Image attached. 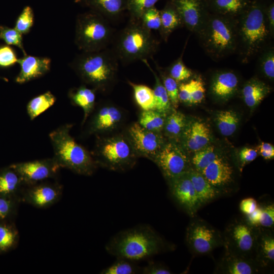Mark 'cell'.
<instances>
[{
    "label": "cell",
    "mask_w": 274,
    "mask_h": 274,
    "mask_svg": "<svg viewBox=\"0 0 274 274\" xmlns=\"http://www.w3.org/2000/svg\"><path fill=\"white\" fill-rule=\"evenodd\" d=\"M258 149L259 151H274V147L269 143L262 142L259 145Z\"/></svg>",
    "instance_id": "cell-56"
},
{
    "label": "cell",
    "mask_w": 274,
    "mask_h": 274,
    "mask_svg": "<svg viewBox=\"0 0 274 274\" xmlns=\"http://www.w3.org/2000/svg\"><path fill=\"white\" fill-rule=\"evenodd\" d=\"M167 182L173 198L188 215L194 217L201 206L188 172Z\"/></svg>",
    "instance_id": "cell-15"
},
{
    "label": "cell",
    "mask_w": 274,
    "mask_h": 274,
    "mask_svg": "<svg viewBox=\"0 0 274 274\" xmlns=\"http://www.w3.org/2000/svg\"><path fill=\"white\" fill-rule=\"evenodd\" d=\"M219 155L216 152L214 146H207L194 152L191 160H190L191 164L192 165L191 167L201 173Z\"/></svg>",
    "instance_id": "cell-40"
},
{
    "label": "cell",
    "mask_w": 274,
    "mask_h": 274,
    "mask_svg": "<svg viewBox=\"0 0 274 274\" xmlns=\"http://www.w3.org/2000/svg\"><path fill=\"white\" fill-rule=\"evenodd\" d=\"M20 202L18 199L0 195V220L12 219Z\"/></svg>",
    "instance_id": "cell-46"
},
{
    "label": "cell",
    "mask_w": 274,
    "mask_h": 274,
    "mask_svg": "<svg viewBox=\"0 0 274 274\" xmlns=\"http://www.w3.org/2000/svg\"><path fill=\"white\" fill-rule=\"evenodd\" d=\"M95 92L92 88L85 85L71 88L68 93V96L72 104L82 109L84 112L83 124L92 113L95 104Z\"/></svg>",
    "instance_id": "cell-29"
},
{
    "label": "cell",
    "mask_w": 274,
    "mask_h": 274,
    "mask_svg": "<svg viewBox=\"0 0 274 274\" xmlns=\"http://www.w3.org/2000/svg\"><path fill=\"white\" fill-rule=\"evenodd\" d=\"M193 81L190 105L201 102L204 98L206 93L204 83L201 76L193 78Z\"/></svg>",
    "instance_id": "cell-49"
},
{
    "label": "cell",
    "mask_w": 274,
    "mask_h": 274,
    "mask_svg": "<svg viewBox=\"0 0 274 274\" xmlns=\"http://www.w3.org/2000/svg\"><path fill=\"white\" fill-rule=\"evenodd\" d=\"M141 268L133 263V261L117 258L112 265L102 269L101 274H134L141 273Z\"/></svg>",
    "instance_id": "cell-42"
},
{
    "label": "cell",
    "mask_w": 274,
    "mask_h": 274,
    "mask_svg": "<svg viewBox=\"0 0 274 274\" xmlns=\"http://www.w3.org/2000/svg\"><path fill=\"white\" fill-rule=\"evenodd\" d=\"M188 174L201 206L222 194L220 190L209 182L199 172L191 167L188 171Z\"/></svg>",
    "instance_id": "cell-28"
},
{
    "label": "cell",
    "mask_w": 274,
    "mask_h": 274,
    "mask_svg": "<svg viewBox=\"0 0 274 274\" xmlns=\"http://www.w3.org/2000/svg\"><path fill=\"white\" fill-rule=\"evenodd\" d=\"M11 166L26 186L54 178L60 169L53 158L19 162Z\"/></svg>",
    "instance_id": "cell-14"
},
{
    "label": "cell",
    "mask_w": 274,
    "mask_h": 274,
    "mask_svg": "<svg viewBox=\"0 0 274 274\" xmlns=\"http://www.w3.org/2000/svg\"><path fill=\"white\" fill-rule=\"evenodd\" d=\"M271 87L257 77H253L243 85L241 93L245 104L254 109L271 91Z\"/></svg>",
    "instance_id": "cell-25"
},
{
    "label": "cell",
    "mask_w": 274,
    "mask_h": 274,
    "mask_svg": "<svg viewBox=\"0 0 274 274\" xmlns=\"http://www.w3.org/2000/svg\"><path fill=\"white\" fill-rule=\"evenodd\" d=\"M17 63L20 65V70L15 81L22 84L39 78L48 73L51 68V59L47 57L27 54L18 58Z\"/></svg>",
    "instance_id": "cell-21"
},
{
    "label": "cell",
    "mask_w": 274,
    "mask_h": 274,
    "mask_svg": "<svg viewBox=\"0 0 274 274\" xmlns=\"http://www.w3.org/2000/svg\"><path fill=\"white\" fill-rule=\"evenodd\" d=\"M19 239V231L11 220H0V254L15 249Z\"/></svg>",
    "instance_id": "cell-32"
},
{
    "label": "cell",
    "mask_w": 274,
    "mask_h": 274,
    "mask_svg": "<svg viewBox=\"0 0 274 274\" xmlns=\"http://www.w3.org/2000/svg\"><path fill=\"white\" fill-rule=\"evenodd\" d=\"M113 38V29L108 20L101 15L90 10L77 16L74 40L82 52L106 49Z\"/></svg>",
    "instance_id": "cell-8"
},
{
    "label": "cell",
    "mask_w": 274,
    "mask_h": 274,
    "mask_svg": "<svg viewBox=\"0 0 274 274\" xmlns=\"http://www.w3.org/2000/svg\"><path fill=\"white\" fill-rule=\"evenodd\" d=\"M216 123L220 133L230 136L236 131L239 119L237 113L232 110L221 111L216 115Z\"/></svg>",
    "instance_id": "cell-35"
},
{
    "label": "cell",
    "mask_w": 274,
    "mask_h": 274,
    "mask_svg": "<svg viewBox=\"0 0 274 274\" xmlns=\"http://www.w3.org/2000/svg\"><path fill=\"white\" fill-rule=\"evenodd\" d=\"M257 66L260 73L268 80L274 78V48L269 44L258 54Z\"/></svg>",
    "instance_id": "cell-38"
},
{
    "label": "cell",
    "mask_w": 274,
    "mask_h": 274,
    "mask_svg": "<svg viewBox=\"0 0 274 274\" xmlns=\"http://www.w3.org/2000/svg\"><path fill=\"white\" fill-rule=\"evenodd\" d=\"M160 0H128L127 11L130 19L140 20L142 15L149 9L154 7Z\"/></svg>",
    "instance_id": "cell-44"
},
{
    "label": "cell",
    "mask_w": 274,
    "mask_h": 274,
    "mask_svg": "<svg viewBox=\"0 0 274 274\" xmlns=\"http://www.w3.org/2000/svg\"><path fill=\"white\" fill-rule=\"evenodd\" d=\"M168 249H170L168 244L147 224L119 231L105 245V250L109 254L133 262L147 259Z\"/></svg>",
    "instance_id": "cell-1"
},
{
    "label": "cell",
    "mask_w": 274,
    "mask_h": 274,
    "mask_svg": "<svg viewBox=\"0 0 274 274\" xmlns=\"http://www.w3.org/2000/svg\"><path fill=\"white\" fill-rule=\"evenodd\" d=\"M25 186L19 175L11 165L0 170V195L21 201Z\"/></svg>",
    "instance_id": "cell-26"
},
{
    "label": "cell",
    "mask_w": 274,
    "mask_h": 274,
    "mask_svg": "<svg viewBox=\"0 0 274 274\" xmlns=\"http://www.w3.org/2000/svg\"><path fill=\"white\" fill-rule=\"evenodd\" d=\"M72 124L63 125L49 135L52 144L53 158L60 168L68 169L83 176H91L98 166L92 153L78 144L70 134Z\"/></svg>",
    "instance_id": "cell-5"
},
{
    "label": "cell",
    "mask_w": 274,
    "mask_h": 274,
    "mask_svg": "<svg viewBox=\"0 0 274 274\" xmlns=\"http://www.w3.org/2000/svg\"><path fill=\"white\" fill-rule=\"evenodd\" d=\"M62 192L63 186L60 183L45 180L26 186L21 201L38 209H46L59 201Z\"/></svg>",
    "instance_id": "cell-13"
},
{
    "label": "cell",
    "mask_w": 274,
    "mask_h": 274,
    "mask_svg": "<svg viewBox=\"0 0 274 274\" xmlns=\"http://www.w3.org/2000/svg\"><path fill=\"white\" fill-rule=\"evenodd\" d=\"M266 16L272 38L274 37V3L269 1L265 9Z\"/></svg>",
    "instance_id": "cell-55"
},
{
    "label": "cell",
    "mask_w": 274,
    "mask_h": 274,
    "mask_svg": "<svg viewBox=\"0 0 274 274\" xmlns=\"http://www.w3.org/2000/svg\"><path fill=\"white\" fill-rule=\"evenodd\" d=\"M184 49L181 55L165 69L168 74L179 84L189 80L193 76V71L183 61Z\"/></svg>",
    "instance_id": "cell-41"
},
{
    "label": "cell",
    "mask_w": 274,
    "mask_h": 274,
    "mask_svg": "<svg viewBox=\"0 0 274 274\" xmlns=\"http://www.w3.org/2000/svg\"><path fill=\"white\" fill-rule=\"evenodd\" d=\"M141 273L144 274H170L172 273V272L165 265L152 262L142 268Z\"/></svg>",
    "instance_id": "cell-52"
},
{
    "label": "cell",
    "mask_w": 274,
    "mask_h": 274,
    "mask_svg": "<svg viewBox=\"0 0 274 274\" xmlns=\"http://www.w3.org/2000/svg\"><path fill=\"white\" fill-rule=\"evenodd\" d=\"M257 150L248 147L242 149L238 153V159L241 166L243 167L246 164L253 161L257 157Z\"/></svg>",
    "instance_id": "cell-53"
},
{
    "label": "cell",
    "mask_w": 274,
    "mask_h": 274,
    "mask_svg": "<svg viewBox=\"0 0 274 274\" xmlns=\"http://www.w3.org/2000/svg\"><path fill=\"white\" fill-rule=\"evenodd\" d=\"M125 133L138 157L152 161L166 142L162 133L148 130L138 122L130 125Z\"/></svg>",
    "instance_id": "cell-12"
},
{
    "label": "cell",
    "mask_w": 274,
    "mask_h": 274,
    "mask_svg": "<svg viewBox=\"0 0 274 274\" xmlns=\"http://www.w3.org/2000/svg\"><path fill=\"white\" fill-rule=\"evenodd\" d=\"M259 228L246 218L232 221L222 234L225 252L255 260Z\"/></svg>",
    "instance_id": "cell-9"
},
{
    "label": "cell",
    "mask_w": 274,
    "mask_h": 274,
    "mask_svg": "<svg viewBox=\"0 0 274 274\" xmlns=\"http://www.w3.org/2000/svg\"><path fill=\"white\" fill-rule=\"evenodd\" d=\"M200 173L222 193L227 192V188L233 180L234 170L232 166L227 160L220 155Z\"/></svg>",
    "instance_id": "cell-20"
},
{
    "label": "cell",
    "mask_w": 274,
    "mask_h": 274,
    "mask_svg": "<svg viewBox=\"0 0 274 274\" xmlns=\"http://www.w3.org/2000/svg\"><path fill=\"white\" fill-rule=\"evenodd\" d=\"M18 58L14 49L9 45L0 46V68L11 67L17 63Z\"/></svg>",
    "instance_id": "cell-48"
},
{
    "label": "cell",
    "mask_w": 274,
    "mask_h": 274,
    "mask_svg": "<svg viewBox=\"0 0 274 274\" xmlns=\"http://www.w3.org/2000/svg\"><path fill=\"white\" fill-rule=\"evenodd\" d=\"M0 40H3L8 45L19 48L24 56L27 55L24 48L22 35L15 28L0 25Z\"/></svg>",
    "instance_id": "cell-43"
},
{
    "label": "cell",
    "mask_w": 274,
    "mask_h": 274,
    "mask_svg": "<svg viewBox=\"0 0 274 274\" xmlns=\"http://www.w3.org/2000/svg\"><path fill=\"white\" fill-rule=\"evenodd\" d=\"M211 139L208 124L201 121L191 120L186 122L178 143L184 150L195 152L207 147Z\"/></svg>",
    "instance_id": "cell-18"
},
{
    "label": "cell",
    "mask_w": 274,
    "mask_h": 274,
    "mask_svg": "<svg viewBox=\"0 0 274 274\" xmlns=\"http://www.w3.org/2000/svg\"><path fill=\"white\" fill-rule=\"evenodd\" d=\"M251 0H205L209 12L237 18Z\"/></svg>",
    "instance_id": "cell-27"
},
{
    "label": "cell",
    "mask_w": 274,
    "mask_h": 274,
    "mask_svg": "<svg viewBox=\"0 0 274 274\" xmlns=\"http://www.w3.org/2000/svg\"><path fill=\"white\" fill-rule=\"evenodd\" d=\"M159 11L161 24L159 31L162 39L167 42L174 31L184 26L178 11L169 0Z\"/></svg>",
    "instance_id": "cell-30"
},
{
    "label": "cell",
    "mask_w": 274,
    "mask_h": 274,
    "mask_svg": "<svg viewBox=\"0 0 274 274\" xmlns=\"http://www.w3.org/2000/svg\"><path fill=\"white\" fill-rule=\"evenodd\" d=\"M92 155L98 167L120 172L132 168L139 158L125 132L99 136Z\"/></svg>",
    "instance_id": "cell-7"
},
{
    "label": "cell",
    "mask_w": 274,
    "mask_h": 274,
    "mask_svg": "<svg viewBox=\"0 0 274 274\" xmlns=\"http://www.w3.org/2000/svg\"><path fill=\"white\" fill-rule=\"evenodd\" d=\"M34 19L32 8L28 6H25L18 17L14 28L21 35H26L33 26Z\"/></svg>",
    "instance_id": "cell-45"
},
{
    "label": "cell",
    "mask_w": 274,
    "mask_h": 274,
    "mask_svg": "<svg viewBox=\"0 0 274 274\" xmlns=\"http://www.w3.org/2000/svg\"><path fill=\"white\" fill-rule=\"evenodd\" d=\"M258 208L257 202L253 198L243 199L239 204V209L246 215L251 214Z\"/></svg>",
    "instance_id": "cell-54"
},
{
    "label": "cell",
    "mask_w": 274,
    "mask_h": 274,
    "mask_svg": "<svg viewBox=\"0 0 274 274\" xmlns=\"http://www.w3.org/2000/svg\"><path fill=\"white\" fill-rule=\"evenodd\" d=\"M260 268L254 260L225 252L216 271L224 274H253Z\"/></svg>",
    "instance_id": "cell-22"
},
{
    "label": "cell",
    "mask_w": 274,
    "mask_h": 274,
    "mask_svg": "<svg viewBox=\"0 0 274 274\" xmlns=\"http://www.w3.org/2000/svg\"><path fill=\"white\" fill-rule=\"evenodd\" d=\"M159 45L151 31L140 20L129 19L127 24L115 36L112 49L123 64L153 58Z\"/></svg>",
    "instance_id": "cell-6"
},
{
    "label": "cell",
    "mask_w": 274,
    "mask_h": 274,
    "mask_svg": "<svg viewBox=\"0 0 274 274\" xmlns=\"http://www.w3.org/2000/svg\"><path fill=\"white\" fill-rule=\"evenodd\" d=\"M193 82V78H191L189 81L179 84L178 97L179 102L190 105Z\"/></svg>",
    "instance_id": "cell-51"
},
{
    "label": "cell",
    "mask_w": 274,
    "mask_h": 274,
    "mask_svg": "<svg viewBox=\"0 0 274 274\" xmlns=\"http://www.w3.org/2000/svg\"><path fill=\"white\" fill-rule=\"evenodd\" d=\"M140 20L143 25L147 29L151 31V30L159 31L161 24L160 11L155 7L147 10Z\"/></svg>",
    "instance_id": "cell-47"
},
{
    "label": "cell",
    "mask_w": 274,
    "mask_h": 274,
    "mask_svg": "<svg viewBox=\"0 0 274 274\" xmlns=\"http://www.w3.org/2000/svg\"><path fill=\"white\" fill-rule=\"evenodd\" d=\"M123 113L117 107L106 105L100 107L89 121L87 133L97 135L110 133L122 124Z\"/></svg>",
    "instance_id": "cell-17"
},
{
    "label": "cell",
    "mask_w": 274,
    "mask_h": 274,
    "mask_svg": "<svg viewBox=\"0 0 274 274\" xmlns=\"http://www.w3.org/2000/svg\"><path fill=\"white\" fill-rule=\"evenodd\" d=\"M118 59L112 49L82 52L70 63L80 79L96 91L105 92L116 81Z\"/></svg>",
    "instance_id": "cell-3"
},
{
    "label": "cell",
    "mask_w": 274,
    "mask_h": 274,
    "mask_svg": "<svg viewBox=\"0 0 274 274\" xmlns=\"http://www.w3.org/2000/svg\"><path fill=\"white\" fill-rule=\"evenodd\" d=\"M166 115L156 110H143L138 122L148 130L162 133Z\"/></svg>",
    "instance_id": "cell-36"
},
{
    "label": "cell",
    "mask_w": 274,
    "mask_h": 274,
    "mask_svg": "<svg viewBox=\"0 0 274 274\" xmlns=\"http://www.w3.org/2000/svg\"><path fill=\"white\" fill-rule=\"evenodd\" d=\"M133 91L134 98L143 110H155V98L153 90L143 84L128 82Z\"/></svg>",
    "instance_id": "cell-37"
},
{
    "label": "cell",
    "mask_w": 274,
    "mask_h": 274,
    "mask_svg": "<svg viewBox=\"0 0 274 274\" xmlns=\"http://www.w3.org/2000/svg\"><path fill=\"white\" fill-rule=\"evenodd\" d=\"M269 0H251L245 11L236 19L237 47L241 62L248 63L273 38L267 23L265 9Z\"/></svg>",
    "instance_id": "cell-2"
},
{
    "label": "cell",
    "mask_w": 274,
    "mask_h": 274,
    "mask_svg": "<svg viewBox=\"0 0 274 274\" xmlns=\"http://www.w3.org/2000/svg\"><path fill=\"white\" fill-rule=\"evenodd\" d=\"M239 78L232 70H219L213 75L209 87L210 94L216 99L226 101L237 92Z\"/></svg>",
    "instance_id": "cell-19"
},
{
    "label": "cell",
    "mask_w": 274,
    "mask_h": 274,
    "mask_svg": "<svg viewBox=\"0 0 274 274\" xmlns=\"http://www.w3.org/2000/svg\"><path fill=\"white\" fill-rule=\"evenodd\" d=\"M153 162L167 181L187 173L191 167L186 151L178 142L169 140L165 143Z\"/></svg>",
    "instance_id": "cell-11"
},
{
    "label": "cell",
    "mask_w": 274,
    "mask_h": 274,
    "mask_svg": "<svg viewBox=\"0 0 274 274\" xmlns=\"http://www.w3.org/2000/svg\"><path fill=\"white\" fill-rule=\"evenodd\" d=\"M154 62L159 73L158 76L167 92L173 108H177L179 103V83L168 74L165 70L160 66L156 61H154Z\"/></svg>",
    "instance_id": "cell-39"
},
{
    "label": "cell",
    "mask_w": 274,
    "mask_h": 274,
    "mask_svg": "<svg viewBox=\"0 0 274 274\" xmlns=\"http://www.w3.org/2000/svg\"><path fill=\"white\" fill-rule=\"evenodd\" d=\"M255 260L261 268L273 264L274 236L271 229L259 228Z\"/></svg>",
    "instance_id": "cell-24"
},
{
    "label": "cell",
    "mask_w": 274,
    "mask_h": 274,
    "mask_svg": "<svg viewBox=\"0 0 274 274\" xmlns=\"http://www.w3.org/2000/svg\"><path fill=\"white\" fill-rule=\"evenodd\" d=\"M0 79L2 80L3 81H5L6 82H8V79L7 78H5V77H3L0 76Z\"/></svg>",
    "instance_id": "cell-57"
},
{
    "label": "cell",
    "mask_w": 274,
    "mask_h": 274,
    "mask_svg": "<svg viewBox=\"0 0 274 274\" xmlns=\"http://www.w3.org/2000/svg\"><path fill=\"white\" fill-rule=\"evenodd\" d=\"M169 1L178 11L184 26L196 35L209 13L205 0Z\"/></svg>",
    "instance_id": "cell-16"
},
{
    "label": "cell",
    "mask_w": 274,
    "mask_h": 274,
    "mask_svg": "<svg viewBox=\"0 0 274 274\" xmlns=\"http://www.w3.org/2000/svg\"><path fill=\"white\" fill-rule=\"evenodd\" d=\"M128 0H75L81 6L88 7L108 20L116 19L127 10Z\"/></svg>",
    "instance_id": "cell-23"
},
{
    "label": "cell",
    "mask_w": 274,
    "mask_h": 274,
    "mask_svg": "<svg viewBox=\"0 0 274 274\" xmlns=\"http://www.w3.org/2000/svg\"><path fill=\"white\" fill-rule=\"evenodd\" d=\"M186 241L190 251L197 255L208 254L223 245L220 232L199 218H194L189 224Z\"/></svg>",
    "instance_id": "cell-10"
},
{
    "label": "cell",
    "mask_w": 274,
    "mask_h": 274,
    "mask_svg": "<svg viewBox=\"0 0 274 274\" xmlns=\"http://www.w3.org/2000/svg\"><path fill=\"white\" fill-rule=\"evenodd\" d=\"M186 122V117L182 113L173 109L166 116L162 134L169 141L179 142Z\"/></svg>",
    "instance_id": "cell-31"
},
{
    "label": "cell",
    "mask_w": 274,
    "mask_h": 274,
    "mask_svg": "<svg viewBox=\"0 0 274 274\" xmlns=\"http://www.w3.org/2000/svg\"><path fill=\"white\" fill-rule=\"evenodd\" d=\"M56 100L55 95L49 91L32 98L26 107L27 114L30 119L33 120L36 119L52 107Z\"/></svg>",
    "instance_id": "cell-34"
},
{
    "label": "cell",
    "mask_w": 274,
    "mask_h": 274,
    "mask_svg": "<svg viewBox=\"0 0 274 274\" xmlns=\"http://www.w3.org/2000/svg\"><path fill=\"white\" fill-rule=\"evenodd\" d=\"M150 69L154 75L155 82L153 90L155 98V110L167 115L173 108L167 92L162 84L159 76L151 68L147 59L142 60Z\"/></svg>",
    "instance_id": "cell-33"
},
{
    "label": "cell",
    "mask_w": 274,
    "mask_h": 274,
    "mask_svg": "<svg viewBox=\"0 0 274 274\" xmlns=\"http://www.w3.org/2000/svg\"><path fill=\"white\" fill-rule=\"evenodd\" d=\"M236 19L209 12L196 34L203 50L212 59L219 60L236 52Z\"/></svg>",
    "instance_id": "cell-4"
},
{
    "label": "cell",
    "mask_w": 274,
    "mask_h": 274,
    "mask_svg": "<svg viewBox=\"0 0 274 274\" xmlns=\"http://www.w3.org/2000/svg\"><path fill=\"white\" fill-rule=\"evenodd\" d=\"M261 208V213L258 226L260 227L272 229L274 224V206L269 204Z\"/></svg>",
    "instance_id": "cell-50"
}]
</instances>
